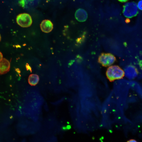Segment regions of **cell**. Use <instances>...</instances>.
Returning a JSON list of instances; mask_svg holds the SVG:
<instances>
[{
	"label": "cell",
	"instance_id": "obj_12",
	"mask_svg": "<svg viewBox=\"0 0 142 142\" xmlns=\"http://www.w3.org/2000/svg\"><path fill=\"white\" fill-rule=\"evenodd\" d=\"M127 142H138L134 139H130Z\"/></svg>",
	"mask_w": 142,
	"mask_h": 142
},
{
	"label": "cell",
	"instance_id": "obj_6",
	"mask_svg": "<svg viewBox=\"0 0 142 142\" xmlns=\"http://www.w3.org/2000/svg\"><path fill=\"white\" fill-rule=\"evenodd\" d=\"M41 30L45 33L50 32L53 28V24L49 20L45 19L43 21L40 25Z\"/></svg>",
	"mask_w": 142,
	"mask_h": 142
},
{
	"label": "cell",
	"instance_id": "obj_11",
	"mask_svg": "<svg viewBox=\"0 0 142 142\" xmlns=\"http://www.w3.org/2000/svg\"><path fill=\"white\" fill-rule=\"evenodd\" d=\"M137 6L139 9L142 10V0H140L138 2Z\"/></svg>",
	"mask_w": 142,
	"mask_h": 142
},
{
	"label": "cell",
	"instance_id": "obj_10",
	"mask_svg": "<svg viewBox=\"0 0 142 142\" xmlns=\"http://www.w3.org/2000/svg\"><path fill=\"white\" fill-rule=\"evenodd\" d=\"M39 80V77L38 75L35 74L30 75L28 79L29 83L31 86L36 85L38 84Z\"/></svg>",
	"mask_w": 142,
	"mask_h": 142
},
{
	"label": "cell",
	"instance_id": "obj_4",
	"mask_svg": "<svg viewBox=\"0 0 142 142\" xmlns=\"http://www.w3.org/2000/svg\"><path fill=\"white\" fill-rule=\"evenodd\" d=\"M16 21L17 24L23 27H29L32 23L31 16L26 13H21L18 15L16 18Z\"/></svg>",
	"mask_w": 142,
	"mask_h": 142
},
{
	"label": "cell",
	"instance_id": "obj_5",
	"mask_svg": "<svg viewBox=\"0 0 142 142\" xmlns=\"http://www.w3.org/2000/svg\"><path fill=\"white\" fill-rule=\"evenodd\" d=\"M124 75L127 78L130 79H134L138 73L137 68L132 65L126 66L124 68Z\"/></svg>",
	"mask_w": 142,
	"mask_h": 142
},
{
	"label": "cell",
	"instance_id": "obj_2",
	"mask_svg": "<svg viewBox=\"0 0 142 142\" xmlns=\"http://www.w3.org/2000/svg\"><path fill=\"white\" fill-rule=\"evenodd\" d=\"M123 13L124 16L128 18L136 16L138 13L136 3L134 2L125 3L123 6Z\"/></svg>",
	"mask_w": 142,
	"mask_h": 142
},
{
	"label": "cell",
	"instance_id": "obj_14",
	"mask_svg": "<svg viewBox=\"0 0 142 142\" xmlns=\"http://www.w3.org/2000/svg\"><path fill=\"white\" fill-rule=\"evenodd\" d=\"M118 1H119V2H125L127 1H128V0H118Z\"/></svg>",
	"mask_w": 142,
	"mask_h": 142
},
{
	"label": "cell",
	"instance_id": "obj_8",
	"mask_svg": "<svg viewBox=\"0 0 142 142\" xmlns=\"http://www.w3.org/2000/svg\"><path fill=\"white\" fill-rule=\"evenodd\" d=\"M75 16L76 19L79 21L83 22L85 21L88 18V14L84 9L79 8L76 11Z\"/></svg>",
	"mask_w": 142,
	"mask_h": 142
},
{
	"label": "cell",
	"instance_id": "obj_9",
	"mask_svg": "<svg viewBox=\"0 0 142 142\" xmlns=\"http://www.w3.org/2000/svg\"><path fill=\"white\" fill-rule=\"evenodd\" d=\"M36 0H18L19 5L23 8L27 9L36 4Z\"/></svg>",
	"mask_w": 142,
	"mask_h": 142
},
{
	"label": "cell",
	"instance_id": "obj_7",
	"mask_svg": "<svg viewBox=\"0 0 142 142\" xmlns=\"http://www.w3.org/2000/svg\"><path fill=\"white\" fill-rule=\"evenodd\" d=\"M10 68L9 62L5 58L0 61V74H3L8 72Z\"/></svg>",
	"mask_w": 142,
	"mask_h": 142
},
{
	"label": "cell",
	"instance_id": "obj_3",
	"mask_svg": "<svg viewBox=\"0 0 142 142\" xmlns=\"http://www.w3.org/2000/svg\"><path fill=\"white\" fill-rule=\"evenodd\" d=\"M116 61V58L110 53H102L99 56L98 62L102 65L107 67L113 64Z\"/></svg>",
	"mask_w": 142,
	"mask_h": 142
},
{
	"label": "cell",
	"instance_id": "obj_1",
	"mask_svg": "<svg viewBox=\"0 0 142 142\" xmlns=\"http://www.w3.org/2000/svg\"><path fill=\"white\" fill-rule=\"evenodd\" d=\"M107 78L110 81L120 79L124 76V72L119 66L114 65L108 68L106 72Z\"/></svg>",
	"mask_w": 142,
	"mask_h": 142
},
{
	"label": "cell",
	"instance_id": "obj_13",
	"mask_svg": "<svg viewBox=\"0 0 142 142\" xmlns=\"http://www.w3.org/2000/svg\"><path fill=\"white\" fill-rule=\"evenodd\" d=\"M3 56L2 53L0 52V61H1L2 59Z\"/></svg>",
	"mask_w": 142,
	"mask_h": 142
},
{
	"label": "cell",
	"instance_id": "obj_15",
	"mask_svg": "<svg viewBox=\"0 0 142 142\" xmlns=\"http://www.w3.org/2000/svg\"><path fill=\"white\" fill-rule=\"evenodd\" d=\"M1 37L0 34V41H1Z\"/></svg>",
	"mask_w": 142,
	"mask_h": 142
}]
</instances>
